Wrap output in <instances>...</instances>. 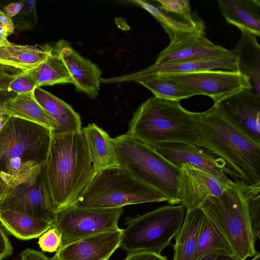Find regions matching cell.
<instances>
[{
  "label": "cell",
  "mask_w": 260,
  "mask_h": 260,
  "mask_svg": "<svg viewBox=\"0 0 260 260\" xmlns=\"http://www.w3.org/2000/svg\"><path fill=\"white\" fill-rule=\"evenodd\" d=\"M13 260H53L42 252L27 248L22 251Z\"/></svg>",
  "instance_id": "obj_36"
},
{
  "label": "cell",
  "mask_w": 260,
  "mask_h": 260,
  "mask_svg": "<svg viewBox=\"0 0 260 260\" xmlns=\"http://www.w3.org/2000/svg\"><path fill=\"white\" fill-rule=\"evenodd\" d=\"M204 215L200 208L185 212L183 223L175 236L173 260H192Z\"/></svg>",
  "instance_id": "obj_26"
},
{
  "label": "cell",
  "mask_w": 260,
  "mask_h": 260,
  "mask_svg": "<svg viewBox=\"0 0 260 260\" xmlns=\"http://www.w3.org/2000/svg\"><path fill=\"white\" fill-rule=\"evenodd\" d=\"M249 214L252 236L255 242L260 237V192L250 198Z\"/></svg>",
  "instance_id": "obj_33"
},
{
  "label": "cell",
  "mask_w": 260,
  "mask_h": 260,
  "mask_svg": "<svg viewBox=\"0 0 260 260\" xmlns=\"http://www.w3.org/2000/svg\"><path fill=\"white\" fill-rule=\"evenodd\" d=\"M113 142L120 166L141 182L165 195L170 205L180 204L178 197L180 169L152 147L126 134L113 138Z\"/></svg>",
  "instance_id": "obj_7"
},
{
  "label": "cell",
  "mask_w": 260,
  "mask_h": 260,
  "mask_svg": "<svg viewBox=\"0 0 260 260\" xmlns=\"http://www.w3.org/2000/svg\"><path fill=\"white\" fill-rule=\"evenodd\" d=\"M43 169L56 211L73 203L96 173L82 129L52 134Z\"/></svg>",
  "instance_id": "obj_1"
},
{
  "label": "cell",
  "mask_w": 260,
  "mask_h": 260,
  "mask_svg": "<svg viewBox=\"0 0 260 260\" xmlns=\"http://www.w3.org/2000/svg\"><path fill=\"white\" fill-rule=\"evenodd\" d=\"M25 5V1L14 2L7 5L4 9L5 14L11 18L17 15Z\"/></svg>",
  "instance_id": "obj_39"
},
{
  "label": "cell",
  "mask_w": 260,
  "mask_h": 260,
  "mask_svg": "<svg viewBox=\"0 0 260 260\" xmlns=\"http://www.w3.org/2000/svg\"><path fill=\"white\" fill-rule=\"evenodd\" d=\"M197 145L223 159L247 185H260V143L249 138L229 119L219 104L199 112Z\"/></svg>",
  "instance_id": "obj_2"
},
{
  "label": "cell",
  "mask_w": 260,
  "mask_h": 260,
  "mask_svg": "<svg viewBox=\"0 0 260 260\" xmlns=\"http://www.w3.org/2000/svg\"><path fill=\"white\" fill-rule=\"evenodd\" d=\"M123 229L101 233L59 248L53 260H108L119 247Z\"/></svg>",
  "instance_id": "obj_15"
},
{
  "label": "cell",
  "mask_w": 260,
  "mask_h": 260,
  "mask_svg": "<svg viewBox=\"0 0 260 260\" xmlns=\"http://www.w3.org/2000/svg\"><path fill=\"white\" fill-rule=\"evenodd\" d=\"M152 147L179 169L183 164L190 165L219 177L228 175L234 181H240L223 159L204 147L180 143L165 144Z\"/></svg>",
  "instance_id": "obj_13"
},
{
  "label": "cell",
  "mask_w": 260,
  "mask_h": 260,
  "mask_svg": "<svg viewBox=\"0 0 260 260\" xmlns=\"http://www.w3.org/2000/svg\"><path fill=\"white\" fill-rule=\"evenodd\" d=\"M199 112L189 111L180 101L152 96L134 113L126 133L151 147L169 143L197 145Z\"/></svg>",
  "instance_id": "obj_3"
},
{
  "label": "cell",
  "mask_w": 260,
  "mask_h": 260,
  "mask_svg": "<svg viewBox=\"0 0 260 260\" xmlns=\"http://www.w3.org/2000/svg\"><path fill=\"white\" fill-rule=\"evenodd\" d=\"M18 74L5 73L0 74V90H7L10 82L17 76Z\"/></svg>",
  "instance_id": "obj_40"
},
{
  "label": "cell",
  "mask_w": 260,
  "mask_h": 260,
  "mask_svg": "<svg viewBox=\"0 0 260 260\" xmlns=\"http://www.w3.org/2000/svg\"><path fill=\"white\" fill-rule=\"evenodd\" d=\"M218 103L237 128L260 143V96L244 89Z\"/></svg>",
  "instance_id": "obj_16"
},
{
  "label": "cell",
  "mask_w": 260,
  "mask_h": 260,
  "mask_svg": "<svg viewBox=\"0 0 260 260\" xmlns=\"http://www.w3.org/2000/svg\"><path fill=\"white\" fill-rule=\"evenodd\" d=\"M216 69L239 71L237 57L233 53L229 55L217 57L170 62L158 65L153 64L137 72L128 73L116 77L102 79V82L107 84L136 82L159 73H188Z\"/></svg>",
  "instance_id": "obj_14"
},
{
  "label": "cell",
  "mask_w": 260,
  "mask_h": 260,
  "mask_svg": "<svg viewBox=\"0 0 260 260\" xmlns=\"http://www.w3.org/2000/svg\"><path fill=\"white\" fill-rule=\"evenodd\" d=\"M61 239L55 228H51L40 236L38 244L44 252H56L59 248Z\"/></svg>",
  "instance_id": "obj_34"
},
{
  "label": "cell",
  "mask_w": 260,
  "mask_h": 260,
  "mask_svg": "<svg viewBox=\"0 0 260 260\" xmlns=\"http://www.w3.org/2000/svg\"><path fill=\"white\" fill-rule=\"evenodd\" d=\"M159 7L162 9L178 15L193 22L203 21L194 13L192 12L190 1L187 0H157Z\"/></svg>",
  "instance_id": "obj_31"
},
{
  "label": "cell",
  "mask_w": 260,
  "mask_h": 260,
  "mask_svg": "<svg viewBox=\"0 0 260 260\" xmlns=\"http://www.w3.org/2000/svg\"><path fill=\"white\" fill-rule=\"evenodd\" d=\"M7 38V37L0 32V47L9 45L11 43V42L8 41Z\"/></svg>",
  "instance_id": "obj_44"
},
{
  "label": "cell",
  "mask_w": 260,
  "mask_h": 260,
  "mask_svg": "<svg viewBox=\"0 0 260 260\" xmlns=\"http://www.w3.org/2000/svg\"><path fill=\"white\" fill-rule=\"evenodd\" d=\"M0 224V260L10 256L13 252L12 246Z\"/></svg>",
  "instance_id": "obj_37"
},
{
  "label": "cell",
  "mask_w": 260,
  "mask_h": 260,
  "mask_svg": "<svg viewBox=\"0 0 260 260\" xmlns=\"http://www.w3.org/2000/svg\"><path fill=\"white\" fill-rule=\"evenodd\" d=\"M37 87L56 84L73 83L62 58L54 48L37 67L27 71Z\"/></svg>",
  "instance_id": "obj_29"
},
{
  "label": "cell",
  "mask_w": 260,
  "mask_h": 260,
  "mask_svg": "<svg viewBox=\"0 0 260 260\" xmlns=\"http://www.w3.org/2000/svg\"><path fill=\"white\" fill-rule=\"evenodd\" d=\"M227 176L219 177L190 165L180 168L178 197L186 211L200 208L210 197L220 196L228 188Z\"/></svg>",
  "instance_id": "obj_12"
},
{
  "label": "cell",
  "mask_w": 260,
  "mask_h": 260,
  "mask_svg": "<svg viewBox=\"0 0 260 260\" xmlns=\"http://www.w3.org/2000/svg\"><path fill=\"white\" fill-rule=\"evenodd\" d=\"M123 207L82 208L69 206L57 211L51 223L61 239L59 248L101 233L118 229Z\"/></svg>",
  "instance_id": "obj_10"
},
{
  "label": "cell",
  "mask_w": 260,
  "mask_h": 260,
  "mask_svg": "<svg viewBox=\"0 0 260 260\" xmlns=\"http://www.w3.org/2000/svg\"><path fill=\"white\" fill-rule=\"evenodd\" d=\"M52 48L11 43L0 47V65L26 72L37 67L50 54Z\"/></svg>",
  "instance_id": "obj_24"
},
{
  "label": "cell",
  "mask_w": 260,
  "mask_h": 260,
  "mask_svg": "<svg viewBox=\"0 0 260 260\" xmlns=\"http://www.w3.org/2000/svg\"><path fill=\"white\" fill-rule=\"evenodd\" d=\"M0 211L10 210L44 219L52 223L57 212L43 165L20 170L7 183Z\"/></svg>",
  "instance_id": "obj_9"
},
{
  "label": "cell",
  "mask_w": 260,
  "mask_h": 260,
  "mask_svg": "<svg viewBox=\"0 0 260 260\" xmlns=\"http://www.w3.org/2000/svg\"><path fill=\"white\" fill-rule=\"evenodd\" d=\"M136 82L150 90L154 96L164 100L180 101L198 95L192 90L157 75L143 78Z\"/></svg>",
  "instance_id": "obj_30"
},
{
  "label": "cell",
  "mask_w": 260,
  "mask_h": 260,
  "mask_svg": "<svg viewBox=\"0 0 260 260\" xmlns=\"http://www.w3.org/2000/svg\"><path fill=\"white\" fill-rule=\"evenodd\" d=\"M0 222L9 234L23 240L39 237L52 228L44 219L10 210L0 211Z\"/></svg>",
  "instance_id": "obj_27"
},
{
  "label": "cell",
  "mask_w": 260,
  "mask_h": 260,
  "mask_svg": "<svg viewBox=\"0 0 260 260\" xmlns=\"http://www.w3.org/2000/svg\"><path fill=\"white\" fill-rule=\"evenodd\" d=\"M217 3L227 23L241 31L260 36L259 0H218Z\"/></svg>",
  "instance_id": "obj_19"
},
{
  "label": "cell",
  "mask_w": 260,
  "mask_h": 260,
  "mask_svg": "<svg viewBox=\"0 0 260 260\" xmlns=\"http://www.w3.org/2000/svg\"><path fill=\"white\" fill-rule=\"evenodd\" d=\"M250 260H260L259 252H256V254L253 256L252 258Z\"/></svg>",
  "instance_id": "obj_46"
},
{
  "label": "cell",
  "mask_w": 260,
  "mask_h": 260,
  "mask_svg": "<svg viewBox=\"0 0 260 260\" xmlns=\"http://www.w3.org/2000/svg\"><path fill=\"white\" fill-rule=\"evenodd\" d=\"M51 136L47 127L7 117L0 129V174L5 184L22 169L45 164Z\"/></svg>",
  "instance_id": "obj_5"
},
{
  "label": "cell",
  "mask_w": 260,
  "mask_h": 260,
  "mask_svg": "<svg viewBox=\"0 0 260 260\" xmlns=\"http://www.w3.org/2000/svg\"><path fill=\"white\" fill-rule=\"evenodd\" d=\"M96 173L105 169L119 166L113 147V139L95 123L82 128Z\"/></svg>",
  "instance_id": "obj_25"
},
{
  "label": "cell",
  "mask_w": 260,
  "mask_h": 260,
  "mask_svg": "<svg viewBox=\"0 0 260 260\" xmlns=\"http://www.w3.org/2000/svg\"><path fill=\"white\" fill-rule=\"evenodd\" d=\"M156 75L183 85L198 95L218 103L244 89H252L249 79L239 71L205 70L188 73H159Z\"/></svg>",
  "instance_id": "obj_11"
},
{
  "label": "cell",
  "mask_w": 260,
  "mask_h": 260,
  "mask_svg": "<svg viewBox=\"0 0 260 260\" xmlns=\"http://www.w3.org/2000/svg\"><path fill=\"white\" fill-rule=\"evenodd\" d=\"M181 204L169 205L134 217L124 222L119 247L128 253L147 251L160 254L180 230L185 214Z\"/></svg>",
  "instance_id": "obj_8"
},
{
  "label": "cell",
  "mask_w": 260,
  "mask_h": 260,
  "mask_svg": "<svg viewBox=\"0 0 260 260\" xmlns=\"http://www.w3.org/2000/svg\"><path fill=\"white\" fill-rule=\"evenodd\" d=\"M124 260H168L160 254L147 251H137L128 253Z\"/></svg>",
  "instance_id": "obj_35"
},
{
  "label": "cell",
  "mask_w": 260,
  "mask_h": 260,
  "mask_svg": "<svg viewBox=\"0 0 260 260\" xmlns=\"http://www.w3.org/2000/svg\"><path fill=\"white\" fill-rule=\"evenodd\" d=\"M7 189V184L0 182V201L4 197Z\"/></svg>",
  "instance_id": "obj_43"
},
{
  "label": "cell",
  "mask_w": 260,
  "mask_h": 260,
  "mask_svg": "<svg viewBox=\"0 0 260 260\" xmlns=\"http://www.w3.org/2000/svg\"><path fill=\"white\" fill-rule=\"evenodd\" d=\"M199 260H239L235 255H228L222 254H210L203 257Z\"/></svg>",
  "instance_id": "obj_42"
},
{
  "label": "cell",
  "mask_w": 260,
  "mask_h": 260,
  "mask_svg": "<svg viewBox=\"0 0 260 260\" xmlns=\"http://www.w3.org/2000/svg\"><path fill=\"white\" fill-rule=\"evenodd\" d=\"M8 68L9 69V68L0 65V74L8 73L7 72Z\"/></svg>",
  "instance_id": "obj_45"
},
{
  "label": "cell",
  "mask_w": 260,
  "mask_h": 260,
  "mask_svg": "<svg viewBox=\"0 0 260 260\" xmlns=\"http://www.w3.org/2000/svg\"><path fill=\"white\" fill-rule=\"evenodd\" d=\"M260 192V185H247L231 180L219 197L208 198L200 207L220 230L239 260L257 252L249 214V201Z\"/></svg>",
  "instance_id": "obj_4"
},
{
  "label": "cell",
  "mask_w": 260,
  "mask_h": 260,
  "mask_svg": "<svg viewBox=\"0 0 260 260\" xmlns=\"http://www.w3.org/2000/svg\"><path fill=\"white\" fill-rule=\"evenodd\" d=\"M16 94L13 92H9L7 90H0V120L4 122L7 116L2 113L1 105L5 101L15 96Z\"/></svg>",
  "instance_id": "obj_41"
},
{
  "label": "cell",
  "mask_w": 260,
  "mask_h": 260,
  "mask_svg": "<svg viewBox=\"0 0 260 260\" xmlns=\"http://www.w3.org/2000/svg\"><path fill=\"white\" fill-rule=\"evenodd\" d=\"M1 110L6 116H11L32 122L54 132L57 125L34 95V91L16 94L1 105Z\"/></svg>",
  "instance_id": "obj_22"
},
{
  "label": "cell",
  "mask_w": 260,
  "mask_h": 260,
  "mask_svg": "<svg viewBox=\"0 0 260 260\" xmlns=\"http://www.w3.org/2000/svg\"><path fill=\"white\" fill-rule=\"evenodd\" d=\"M214 254L235 256L226 237L205 214L192 260H199L204 256Z\"/></svg>",
  "instance_id": "obj_28"
},
{
  "label": "cell",
  "mask_w": 260,
  "mask_h": 260,
  "mask_svg": "<svg viewBox=\"0 0 260 260\" xmlns=\"http://www.w3.org/2000/svg\"><path fill=\"white\" fill-rule=\"evenodd\" d=\"M37 84L27 71L19 73L9 84L7 90L16 94L33 91Z\"/></svg>",
  "instance_id": "obj_32"
},
{
  "label": "cell",
  "mask_w": 260,
  "mask_h": 260,
  "mask_svg": "<svg viewBox=\"0 0 260 260\" xmlns=\"http://www.w3.org/2000/svg\"><path fill=\"white\" fill-rule=\"evenodd\" d=\"M4 122L0 120V129L1 128Z\"/></svg>",
  "instance_id": "obj_47"
},
{
  "label": "cell",
  "mask_w": 260,
  "mask_h": 260,
  "mask_svg": "<svg viewBox=\"0 0 260 260\" xmlns=\"http://www.w3.org/2000/svg\"><path fill=\"white\" fill-rule=\"evenodd\" d=\"M54 49L64 62L77 90L96 98L102 82V72L98 66L81 56L64 40L58 41Z\"/></svg>",
  "instance_id": "obj_17"
},
{
  "label": "cell",
  "mask_w": 260,
  "mask_h": 260,
  "mask_svg": "<svg viewBox=\"0 0 260 260\" xmlns=\"http://www.w3.org/2000/svg\"><path fill=\"white\" fill-rule=\"evenodd\" d=\"M34 95L56 123L57 128L52 134H64L82 130L80 116L70 105L41 87L35 89Z\"/></svg>",
  "instance_id": "obj_20"
},
{
  "label": "cell",
  "mask_w": 260,
  "mask_h": 260,
  "mask_svg": "<svg viewBox=\"0 0 260 260\" xmlns=\"http://www.w3.org/2000/svg\"><path fill=\"white\" fill-rule=\"evenodd\" d=\"M232 53V50L216 45L206 38L205 34H199L179 41L170 43L159 53L153 64L217 57Z\"/></svg>",
  "instance_id": "obj_18"
},
{
  "label": "cell",
  "mask_w": 260,
  "mask_h": 260,
  "mask_svg": "<svg viewBox=\"0 0 260 260\" xmlns=\"http://www.w3.org/2000/svg\"><path fill=\"white\" fill-rule=\"evenodd\" d=\"M257 36L241 31L232 50L237 58L238 70L249 79L252 90L260 96V46Z\"/></svg>",
  "instance_id": "obj_23"
},
{
  "label": "cell",
  "mask_w": 260,
  "mask_h": 260,
  "mask_svg": "<svg viewBox=\"0 0 260 260\" xmlns=\"http://www.w3.org/2000/svg\"><path fill=\"white\" fill-rule=\"evenodd\" d=\"M131 2L139 5L156 19L168 35L170 43L179 41L196 34H205V26L203 21L191 22L148 1L135 0Z\"/></svg>",
  "instance_id": "obj_21"
},
{
  "label": "cell",
  "mask_w": 260,
  "mask_h": 260,
  "mask_svg": "<svg viewBox=\"0 0 260 260\" xmlns=\"http://www.w3.org/2000/svg\"><path fill=\"white\" fill-rule=\"evenodd\" d=\"M0 182H2V183H5V182L3 181V180H2V177H1V175L0 174Z\"/></svg>",
  "instance_id": "obj_48"
},
{
  "label": "cell",
  "mask_w": 260,
  "mask_h": 260,
  "mask_svg": "<svg viewBox=\"0 0 260 260\" xmlns=\"http://www.w3.org/2000/svg\"><path fill=\"white\" fill-rule=\"evenodd\" d=\"M161 202H168L165 195L141 182L119 166L96 172L80 196L70 206L110 209Z\"/></svg>",
  "instance_id": "obj_6"
},
{
  "label": "cell",
  "mask_w": 260,
  "mask_h": 260,
  "mask_svg": "<svg viewBox=\"0 0 260 260\" xmlns=\"http://www.w3.org/2000/svg\"><path fill=\"white\" fill-rule=\"evenodd\" d=\"M0 24L2 26L7 37L14 32L15 26L12 18L7 16L1 9Z\"/></svg>",
  "instance_id": "obj_38"
}]
</instances>
